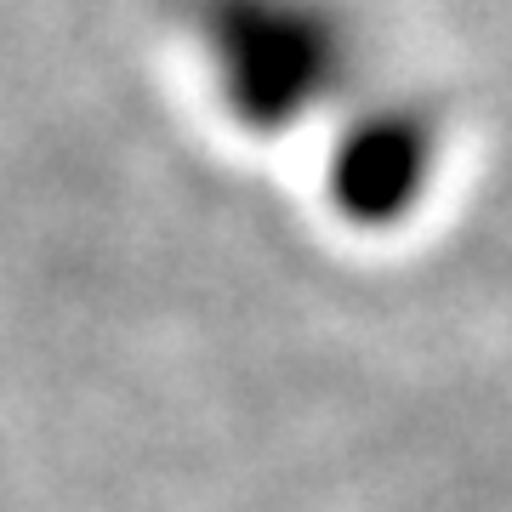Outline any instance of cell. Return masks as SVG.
Segmentation results:
<instances>
[{"instance_id":"6da1fadb","label":"cell","mask_w":512,"mask_h":512,"mask_svg":"<svg viewBox=\"0 0 512 512\" xmlns=\"http://www.w3.org/2000/svg\"><path fill=\"white\" fill-rule=\"evenodd\" d=\"M183 18L245 131L302 126L353 74V29L330 0H183Z\"/></svg>"},{"instance_id":"7a4b0ae2","label":"cell","mask_w":512,"mask_h":512,"mask_svg":"<svg viewBox=\"0 0 512 512\" xmlns=\"http://www.w3.org/2000/svg\"><path fill=\"white\" fill-rule=\"evenodd\" d=\"M433 165V131L410 109H370L330 160V194L353 222H393L421 194Z\"/></svg>"}]
</instances>
